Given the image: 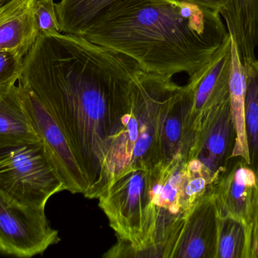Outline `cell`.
<instances>
[{
	"label": "cell",
	"instance_id": "obj_1",
	"mask_svg": "<svg viewBox=\"0 0 258 258\" xmlns=\"http://www.w3.org/2000/svg\"><path fill=\"white\" fill-rule=\"evenodd\" d=\"M137 66L80 35H39L18 82L30 88L75 152L94 199L105 152L110 106L133 83Z\"/></svg>",
	"mask_w": 258,
	"mask_h": 258
},
{
	"label": "cell",
	"instance_id": "obj_2",
	"mask_svg": "<svg viewBox=\"0 0 258 258\" xmlns=\"http://www.w3.org/2000/svg\"><path fill=\"white\" fill-rule=\"evenodd\" d=\"M81 36L145 72L172 77L200 71L230 33L219 11L174 0H116Z\"/></svg>",
	"mask_w": 258,
	"mask_h": 258
},
{
	"label": "cell",
	"instance_id": "obj_3",
	"mask_svg": "<svg viewBox=\"0 0 258 258\" xmlns=\"http://www.w3.org/2000/svg\"><path fill=\"white\" fill-rule=\"evenodd\" d=\"M180 88L172 77L145 72L137 66L132 89L110 107L105 152L94 199L125 173L161 164V127Z\"/></svg>",
	"mask_w": 258,
	"mask_h": 258
},
{
	"label": "cell",
	"instance_id": "obj_4",
	"mask_svg": "<svg viewBox=\"0 0 258 258\" xmlns=\"http://www.w3.org/2000/svg\"><path fill=\"white\" fill-rule=\"evenodd\" d=\"M66 191L42 141L0 150V192L23 205L45 210L48 200Z\"/></svg>",
	"mask_w": 258,
	"mask_h": 258
},
{
	"label": "cell",
	"instance_id": "obj_5",
	"mask_svg": "<svg viewBox=\"0 0 258 258\" xmlns=\"http://www.w3.org/2000/svg\"><path fill=\"white\" fill-rule=\"evenodd\" d=\"M60 242L45 210L23 205L0 192V254L34 257Z\"/></svg>",
	"mask_w": 258,
	"mask_h": 258
},
{
	"label": "cell",
	"instance_id": "obj_6",
	"mask_svg": "<svg viewBox=\"0 0 258 258\" xmlns=\"http://www.w3.org/2000/svg\"><path fill=\"white\" fill-rule=\"evenodd\" d=\"M18 86L23 104L45 144L66 191L85 195L89 189L87 177L64 133L33 91L21 82H18Z\"/></svg>",
	"mask_w": 258,
	"mask_h": 258
},
{
	"label": "cell",
	"instance_id": "obj_7",
	"mask_svg": "<svg viewBox=\"0 0 258 258\" xmlns=\"http://www.w3.org/2000/svg\"><path fill=\"white\" fill-rule=\"evenodd\" d=\"M231 65L232 36L230 34L210 60L189 77L186 85L192 102L189 121V156L202 119L229 98Z\"/></svg>",
	"mask_w": 258,
	"mask_h": 258
},
{
	"label": "cell",
	"instance_id": "obj_8",
	"mask_svg": "<svg viewBox=\"0 0 258 258\" xmlns=\"http://www.w3.org/2000/svg\"><path fill=\"white\" fill-rule=\"evenodd\" d=\"M236 142L229 97L202 119L188 160L198 159L210 171L216 183L233 159Z\"/></svg>",
	"mask_w": 258,
	"mask_h": 258
},
{
	"label": "cell",
	"instance_id": "obj_9",
	"mask_svg": "<svg viewBox=\"0 0 258 258\" xmlns=\"http://www.w3.org/2000/svg\"><path fill=\"white\" fill-rule=\"evenodd\" d=\"M257 190V174L245 160L234 158L212 189L220 217L240 220L253 230Z\"/></svg>",
	"mask_w": 258,
	"mask_h": 258
},
{
	"label": "cell",
	"instance_id": "obj_10",
	"mask_svg": "<svg viewBox=\"0 0 258 258\" xmlns=\"http://www.w3.org/2000/svg\"><path fill=\"white\" fill-rule=\"evenodd\" d=\"M219 221V212L212 191L186 217L174 258H217Z\"/></svg>",
	"mask_w": 258,
	"mask_h": 258
},
{
	"label": "cell",
	"instance_id": "obj_11",
	"mask_svg": "<svg viewBox=\"0 0 258 258\" xmlns=\"http://www.w3.org/2000/svg\"><path fill=\"white\" fill-rule=\"evenodd\" d=\"M36 0H11L0 7V51L25 57L39 32L35 20Z\"/></svg>",
	"mask_w": 258,
	"mask_h": 258
},
{
	"label": "cell",
	"instance_id": "obj_12",
	"mask_svg": "<svg viewBox=\"0 0 258 258\" xmlns=\"http://www.w3.org/2000/svg\"><path fill=\"white\" fill-rule=\"evenodd\" d=\"M40 141L23 104L19 86L0 87V150Z\"/></svg>",
	"mask_w": 258,
	"mask_h": 258
},
{
	"label": "cell",
	"instance_id": "obj_13",
	"mask_svg": "<svg viewBox=\"0 0 258 258\" xmlns=\"http://www.w3.org/2000/svg\"><path fill=\"white\" fill-rule=\"evenodd\" d=\"M191 107L192 102L187 86H181L171 100L161 127V163H169L178 156L186 161L189 148Z\"/></svg>",
	"mask_w": 258,
	"mask_h": 258
},
{
	"label": "cell",
	"instance_id": "obj_14",
	"mask_svg": "<svg viewBox=\"0 0 258 258\" xmlns=\"http://www.w3.org/2000/svg\"><path fill=\"white\" fill-rule=\"evenodd\" d=\"M220 13L243 65L252 62L258 47V0H226Z\"/></svg>",
	"mask_w": 258,
	"mask_h": 258
},
{
	"label": "cell",
	"instance_id": "obj_15",
	"mask_svg": "<svg viewBox=\"0 0 258 258\" xmlns=\"http://www.w3.org/2000/svg\"><path fill=\"white\" fill-rule=\"evenodd\" d=\"M230 104L237 133L234 158H241L249 165L245 136V73L237 46L232 37V65L230 80Z\"/></svg>",
	"mask_w": 258,
	"mask_h": 258
},
{
	"label": "cell",
	"instance_id": "obj_16",
	"mask_svg": "<svg viewBox=\"0 0 258 258\" xmlns=\"http://www.w3.org/2000/svg\"><path fill=\"white\" fill-rule=\"evenodd\" d=\"M116 0H61L55 4L60 32L83 34L89 24Z\"/></svg>",
	"mask_w": 258,
	"mask_h": 258
},
{
	"label": "cell",
	"instance_id": "obj_17",
	"mask_svg": "<svg viewBox=\"0 0 258 258\" xmlns=\"http://www.w3.org/2000/svg\"><path fill=\"white\" fill-rule=\"evenodd\" d=\"M217 258H254L252 229L240 220L220 217Z\"/></svg>",
	"mask_w": 258,
	"mask_h": 258
},
{
	"label": "cell",
	"instance_id": "obj_18",
	"mask_svg": "<svg viewBox=\"0 0 258 258\" xmlns=\"http://www.w3.org/2000/svg\"><path fill=\"white\" fill-rule=\"evenodd\" d=\"M245 73V136L249 165L258 177V60L243 65Z\"/></svg>",
	"mask_w": 258,
	"mask_h": 258
},
{
	"label": "cell",
	"instance_id": "obj_19",
	"mask_svg": "<svg viewBox=\"0 0 258 258\" xmlns=\"http://www.w3.org/2000/svg\"><path fill=\"white\" fill-rule=\"evenodd\" d=\"M215 180L209 169L197 159L185 162L182 179V205L186 215L213 189Z\"/></svg>",
	"mask_w": 258,
	"mask_h": 258
},
{
	"label": "cell",
	"instance_id": "obj_20",
	"mask_svg": "<svg viewBox=\"0 0 258 258\" xmlns=\"http://www.w3.org/2000/svg\"><path fill=\"white\" fill-rule=\"evenodd\" d=\"M34 15L39 35L61 33L54 0H36Z\"/></svg>",
	"mask_w": 258,
	"mask_h": 258
},
{
	"label": "cell",
	"instance_id": "obj_21",
	"mask_svg": "<svg viewBox=\"0 0 258 258\" xmlns=\"http://www.w3.org/2000/svg\"><path fill=\"white\" fill-rule=\"evenodd\" d=\"M24 59L13 51H0V87L15 85L21 78Z\"/></svg>",
	"mask_w": 258,
	"mask_h": 258
},
{
	"label": "cell",
	"instance_id": "obj_22",
	"mask_svg": "<svg viewBox=\"0 0 258 258\" xmlns=\"http://www.w3.org/2000/svg\"><path fill=\"white\" fill-rule=\"evenodd\" d=\"M178 3H191L213 10H221L226 0H174Z\"/></svg>",
	"mask_w": 258,
	"mask_h": 258
},
{
	"label": "cell",
	"instance_id": "obj_23",
	"mask_svg": "<svg viewBox=\"0 0 258 258\" xmlns=\"http://www.w3.org/2000/svg\"><path fill=\"white\" fill-rule=\"evenodd\" d=\"M253 254L258 258V190L254 210V226H253Z\"/></svg>",
	"mask_w": 258,
	"mask_h": 258
},
{
	"label": "cell",
	"instance_id": "obj_24",
	"mask_svg": "<svg viewBox=\"0 0 258 258\" xmlns=\"http://www.w3.org/2000/svg\"><path fill=\"white\" fill-rule=\"evenodd\" d=\"M10 1L11 0H0V7Z\"/></svg>",
	"mask_w": 258,
	"mask_h": 258
}]
</instances>
